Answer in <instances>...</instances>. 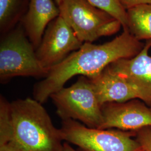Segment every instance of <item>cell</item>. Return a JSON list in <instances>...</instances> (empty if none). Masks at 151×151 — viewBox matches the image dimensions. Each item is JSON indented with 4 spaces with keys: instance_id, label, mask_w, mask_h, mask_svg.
Listing matches in <instances>:
<instances>
[{
    "instance_id": "7c38bea8",
    "label": "cell",
    "mask_w": 151,
    "mask_h": 151,
    "mask_svg": "<svg viewBox=\"0 0 151 151\" xmlns=\"http://www.w3.org/2000/svg\"><path fill=\"white\" fill-rule=\"evenodd\" d=\"M128 31L137 40L151 39V5L138 6L127 10Z\"/></svg>"
},
{
    "instance_id": "4fadbf2b",
    "label": "cell",
    "mask_w": 151,
    "mask_h": 151,
    "mask_svg": "<svg viewBox=\"0 0 151 151\" xmlns=\"http://www.w3.org/2000/svg\"><path fill=\"white\" fill-rule=\"evenodd\" d=\"M22 0H0V26L1 32L9 29L20 13Z\"/></svg>"
},
{
    "instance_id": "ba28073f",
    "label": "cell",
    "mask_w": 151,
    "mask_h": 151,
    "mask_svg": "<svg viewBox=\"0 0 151 151\" xmlns=\"http://www.w3.org/2000/svg\"><path fill=\"white\" fill-rule=\"evenodd\" d=\"M151 39L135 57L118 60L108 65L110 70L122 77L133 87L138 99L151 108Z\"/></svg>"
},
{
    "instance_id": "5bb4252c",
    "label": "cell",
    "mask_w": 151,
    "mask_h": 151,
    "mask_svg": "<svg viewBox=\"0 0 151 151\" xmlns=\"http://www.w3.org/2000/svg\"><path fill=\"white\" fill-rule=\"evenodd\" d=\"M97 8L106 11L122 24L124 30H128L127 11L122 5L120 0H87Z\"/></svg>"
},
{
    "instance_id": "ac0fdd59",
    "label": "cell",
    "mask_w": 151,
    "mask_h": 151,
    "mask_svg": "<svg viewBox=\"0 0 151 151\" xmlns=\"http://www.w3.org/2000/svg\"><path fill=\"white\" fill-rule=\"evenodd\" d=\"M0 151H23L13 147L12 146L6 145L0 146Z\"/></svg>"
},
{
    "instance_id": "30bf717a",
    "label": "cell",
    "mask_w": 151,
    "mask_h": 151,
    "mask_svg": "<svg viewBox=\"0 0 151 151\" xmlns=\"http://www.w3.org/2000/svg\"><path fill=\"white\" fill-rule=\"evenodd\" d=\"M60 15L59 7L53 0H30L22 22L25 32L35 50L42 42L47 27Z\"/></svg>"
},
{
    "instance_id": "3957f363",
    "label": "cell",
    "mask_w": 151,
    "mask_h": 151,
    "mask_svg": "<svg viewBox=\"0 0 151 151\" xmlns=\"http://www.w3.org/2000/svg\"><path fill=\"white\" fill-rule=\"evenodd\" d=\"M62 120H79L99 129L103 123L101 105L90 78L81 76L71 86L62 87L50 96Z\"/></svg>"
},
{
    "instance_id": "ffe728a7",
    "label": "cell",
    "mask_w": 151,
    "mask_h": 151,
    "mask_svg": "<svg viewBox=\"0 0 151 151\" xmlns=\"http://www.w3.org/2000/svg\"><path fill=\"white\" fill-rule=\"evenodd\" d=\"M54 1L55 2V3L57 4L58 6H59L60 5V4L62 3V2L63 1V0H54Z\"/></svg>"
},
{
    "instance_id": "52a82bcc",
    "label": "cell",
    "mask_w": 151,
    "mask_h": 151,
    "mask_svg": "<svg viewBox=\"0 0 151 151\" xmlns=\"http://www.w3.org/2000/svg\"><path fill=\"white\" fill-rule=\"evenodd\" d=\"M82 44L72 29L60 15L49 24L36 49V55L42 66L49 71L80 48Z\"/></svg>"
},
{
    "instance_id": "7a4b0ae2",
    "label": "cell",
    "mask_w": 151,
    "mask_h": 151,
    "mask_svg": "<svg viewBox=\"0 0 151 151\" xmlns=\"http://www.w3.org/2000/svg\"><path fill=\"white\" fill-rule=\"evenodd\" d=\"M10 109L12 132L7 145L23 151H62L60 129L41 103L34 99H19L10 103Z\"/></svg>"
},
{
    "instance_id": "9a60e30c",
    "label": "cell",
    "mask_w": 151,
    "mask_h": 151,
    "mask_svg": "<svg viewBox=\"0 0 151 151\" xmlns=\"http://www.w3.org/2000/svg\"><path fill=\"white\" fill-rule=\"evenodd\" d=\"M12 132L10 103L1 96L0 99V146L9 143Z\"/></svg>"
},
{
    "instance_id": "8fae6325",
    "label": "cell",
    "mask_w": 151,
    "mask_h": 151,
    "mask_svg": "<svg viewBox=\"0 0 151 151\" xmlns=\"http://www.w3.org/2000/svg\"><path fill=\"white\" fill-rule=\"evenodd\" d=\"M101 105L123 103L138 99L135 90L124 78L106 67L99 75L89 78Z\"/></svg>"
},
{
    "instance_id": "44dd1931",
    "label": "cell",
    "mask_w": 151,
    "mask_h": 151,
    "mask_svg": "<svg viewBox=\"0 0 151 151\" xmlns=\"http://www.w3.org/2000/svg\"><path fill=\"white\" fill-rule=\"evenodd\" d=\"M144 151V150H142V151Z\"/></svg>"
},
{
    "instance_id": "6da1fadb",
    "label": "cell",
    "mask_w": 151,
    "mask_h": 151,
    "mask_svg": "<svg viewBox=\"0 0 151 151\" xmlns=\"http://www.w3.org/2000/svg\"><path fill=\"white\" fill-rule=\"evenodd\" d=\"M145 45L128 30L103 44L83 43L80 48L52 68L43 80L35 85L34 99L42 104L73 76L94 77L118 60L135 57Z\"/></svg>"
},
{
    "instance_id": "5b68a950",
    "label": "cell",
    "mask_w": 151,
    "mask_h": 151,
    "mask_svg": "<svg viewBox=\"0 0 151 151\" xmlns=\"http://www.w3.org/2000/svg\"><path fill=\"white\" fill-rule=\"evenodd\" d=\"M62 140L84 151H141L139 143L132 138L136 132L101 129L85 127L73 119L62 120L60 129Z\"/></svg>"
},
{
    "instance_id": "2e32d148",
    "label": "cell",
    "mask_w": 151,
    "mask_h": 151,
    "mask_svg": "<svg viewBox=\"0 0 151 151\" xmlns=\"http://www.w3.org/2000/svg\"><path fill=\"white\" fill-rule=\"evenodd\" d=\"M135 137L144 151H151V126L137 131Z\"/></svg>"
},
{
    "instance_id": "e0dca14e",
    "label": "cell",
    "mask_w": 151,
    "mask_h": 151,
    "mask_svg": "<svg viewBox=\"0 0 151 151\" xmlns=\"http://www.w3.org/2000/svg\"><path fill=\"white\" fill-rule=\"evenodd\" d=\"M120 1L127 11L138 6L151 5V0H120Z\"/></svg>"
},
{
    "instance_id": "d6986e66",
    "label": "cell",
    "mask_w": 151,
    "mask_h": 151,
    "mask_svg": "<svg viewBox=\"0 0 151 151\" xmlns=\"http://www.w3.org/2000/svg\"><path fill=\"white\" fill-rule=\"evenodd\" d=\"M62 151H76L67 143H63Z\"/></svg>"
},
{
    "instance_id": "9c48e42d",
    "label": "cell",
    "mask_w": 151,
    "mask_h": 151,
    "mask_svg": "<svg viewBox=\"0 0 151 151\" xmlns=\"http://www.w3.org/2000/svg\"><path fill=\"white\" fill-rule=\"evenodd\" d=\"M101 129L117 128L137 132L151 126V109L137 99L123 103H106L101 106Z\"/></svg>"
},
{
    "instance_id": "8992f818",
    "label": "cell",
    "mask_w": 151,
    "mask_h": 151,
    "mask_svg": "<svg viewBox=\"0 0 151 151\" xmlns=\"http://www.w3.org/2000/svg\"><path fill=\"white\" fill-rule=\"evenodd\" d=\"M21 27L9 32L0 45V80L17 76L45 77L49 70L38 60L36 50Z\"/></svg>"
},
{
    "instance_id": "277c9868",
    "label": "cell",
    "mask_w": 151,
    "mask_h": 151,
    "mask_svg": "<svg viewBox=\"0 0 151 151\" xmlns=\"http://www.w3.org/2000/svg\"><path fill=\"white\" fill-rule=\"evenodd\" d=\"M58 7L60 16L83 43L115 34L122 27L119 20L87 0H63Z\"/></svg>"
},
{
    "instance_id": "7402d4cb",
    "label": "cell",
    "mask_w": 151,
    "mask_h": 151,
    "mask_svg": "<svg viewBox=\"0 0 151 151\" xmlns=\"http://www.w3.org/2000/svg\"></svg>"
}]
</instances>
